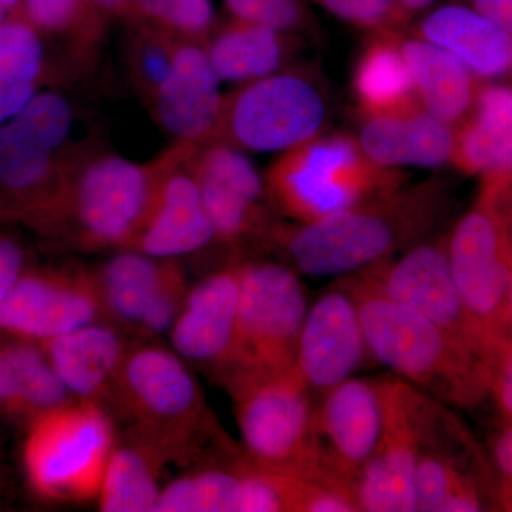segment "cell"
<instances>
[{
    "label": "cell",
    "instance_id": "6da1fadb",
    "mask_svg": "<svg viewBox=\"0 0 512 512\" xmlns=\"http://www.w3.org/2000/svg\"><path fill=\"white\" fill-rule=\"evenodd\" d=\"M443 211L436 181L403 183L320 220L275 221L264 244L301 274H355L423 242Z\"/></svg>",
    "mask_w": 512,
    "mask_h": 512
},
{
    "label": "cell",
    "instance_id": "7a4b0ae2",
    "mask_svg": "<svg viewBox=\"0 0 512 512\" xmlns=\"http://www.w3.org/2000/svg\"><path fill=\"white\" fill-rule=\"evenodd\" d=\"M194 148L197 146L174 143L147 163L117 154L77 151L55 194L25 225L67 248L128 249L158 184Z\"/></svg>",
    "mask_w": 512,
    "mask_h": 512
},
{
    "label": "cell",
    "instance_id": "3957f363",
    "mask_svg": "<svg viewBox=\"0 0 512 512\" xmlns=\"http://www.w3.org/2000/svg\"><path fill=\"white\" fill-rule=\"evenodd\" d=\"M357 305L369 355L404 382L456 406L491 393L493 375L429 319L377 291L359 274L346 279Z\"/></svg>",
    "mask_w": 512,
    "mask_h": 512
},
{
    "label": "cell",
    "instance_id": "277c9868",
    "mask_svg": "<svg viewBox=\"0 0 512 512\" xmlns=\"http://www.w3.org/2000/svg\"><path fill=\"white\" fill-rule=\"evenodd\" d=\"M110 403L130 423L128 436L167 464H191L217 437L200 384L174 350L150 343L128 349Z\"/></svg>",
    "mask_w": 512,
    "mask_h": 512
},
{
    "label": "cell",
    "instance_id": "5b68a950",
    "mask_svg": "<svg viewBox=\"0 0 512 512\" xmlns=\"http://www.w3.org/2000/svg\"><path fill=\"white\" fill-rule=\"evenodd\" d=\"M265 183L274 210L295 222H311L399 187L406 178L369 160L355 138L319 134L281 153Z\"/></svg>",
    "mask_w": 512,
    "mask_h": 512
},
{
    "label": "cell",
    "instance_id": "8992f818",
    "mask_svg": "<svg viewBox=\"0 0 512 512\" xmlns=\"http://www.w3.org/2000/svg\"><path fill=\"white\" fill-rule=\"evenodd\" d=\"M116 430L106 407L74 399L26 427L22 464L30 491L52 503L97 500Z\"/></svg>",
    "mask_w": 512,
    "mask_h": 512
},
{
    "label": "cell",
    "instance_id": "52a82bcc",
    "mask_svg": "<svg viewBox=\"0 0 512 512\" xmlns=\"http://www.w3.org/2000/svg\"><path fill=\"white\" fill-rule=\"evenodd\" d=\"M237 329L215 376L225 389L295 367L309 305L298 272L284 262H239Z\"/></svg>",
    "mask_w": 512,
    "mask_h": 512
},
{
    "label": "cell",
    "instance_id": "ba28073f",
    "mask_svg": "<svg viewBox=\"0 0 512 512\" xmlns=\"http://www.w3.org/2000/svg\"><path fill=\"white\" fill-rule=\"evenodd\" d=\"M73 124L69 100L42 90L0 127V222L25 224L55 194L77 154Z\"/></svg>",
    "mask_w": 512,
    "mask_h": 512
},
{
    "label": "cell",
    "instance_id": "9c48e42d",
    "mask_svg": "<svg viewBox=\"0 0 512 512\" xmlns=\"http://www.w3.org/2000/svg\"><path fill=\"white\" fill-rule=\"evenodd\" d=\"M227 390L242 443L254 463L333 483L320 470L316 456L312 390L295 367L244 380Z\"/></svg>",
    "mask_w": 512,
    "mask_h": 512
},
{
    "label": "cell",
    "instance_id": "30bf717a",
    "mask_svg": "<svg viewBox=\"0 0 512 512\" xmlns=\"http://www.w3.org/2000/svg\"><path fill=\"white\" fill-rule=\"evenodd\" d=\"M448 264L467 315L490 356L493 373L512 343L510 291L512 237L497 211L478 198L446 241Z\"/></svg>",
    "mask_w": 512,
    "mask_h": 512
},
{
    "label": "cell",
    "instance_id": "8fae6325",
    "mask_svg": "<svg viewBox=\"0 0 512 512\" xmlns=\"http://www.w3.org/2000/svg\"><path fill=\"white\" fill-rule=\"evenodd\" d=\"M326 119L319 87L302 74L282 70L224 97L214 140L252 153H284L319 136Z\"/></svg>",
    "mask_w": 512,
    "mask_h": 512
},
{
    "label": "cell",
    "instance_id": "7c38bea8",
    "mask_svg": "<svg viewBox=\"0 0 512 512\" xmlns=\"http://www.w3.org/2000/svg\"><path fill=\"white\" fill-rule=\"evenodd\" d=\"M382 427L373 456L353 484L359 511L413 512L414 471L430 400L400 377L376 380Z\"/></svg>",
    "mask_w": 512,
    "mask_h": 512
},
{
    "label": "cell",
    "instance_id": "4fadbf2b",
    "mask_svg": "<svg viewBox=\"0 0 512 512\" xmlns=\"http://www.w3.org/2000/svg\"><path fill=\"white\" fill-rule=\"evenodd\" d=\"M377 291L433 322L437 328L490 369V356L467 315L448 264L446 242H420L399 259L389 258L357 272Z\"/></svg>",
    "mask_w": 512,
    "mask_h": 512
},
{
    "label": "cell",
    "instance_id": "5bb4252c",
    "mask_svg": "<svg viewBox=\"0 0 512 512\" xmlns=\"http://www.w3.org/2000/svg\"><path fill=\"white\" fill-rule=\"evenodd\" d=\"M104 319L93 271L28 269L0 302V335L43 343Z\"/></svg>",
    "mask_w": 512,
    "mask_h": 512
},
{
    "label": "cell",
    "instance_id": "9a60e30c",
    "mask_svg": "<svg viewBox=\"0 0 512 512\" xmlns=\"http://www.w3.org/2000/svg\"><path fill=\"white\" fill-rule=\"evenodd\" d=\"M187 165L200 188L217 241L227 245L252 239L264 242L275 222L266 207L271 200L264 178L247 154L214 140L195 148Z\"/></svg>",
    "mask_w": 512,
    "mask_h": 512
},
{
    "label": "cell",
    "instance_id": "2e32d148",
    "mask_svg": "<svg viewBox=\"0 0 512 512\" xmlns=\"http://www.w3.org/2000/svg\"><path fill=\"white\" fill-rule=\"evenodd\" d=\"M380 427L376 380L350 377L323 393L313 414L316 456L323 474L353 494L360 470L375 453Z\"/></svg>",
    "mask_w": 512,
    "mask_h": 512
},
{
    "label": "cell",
    "instance_id": "e0dca14e",
    "mask_svg": "<svg viewBox=\"0 0 512 512\" xmlns=\"http://www.w3.org/2000/svg\"><path fill=\"white\" fill-rule=\"evenodd\" d=\"M367 353L355 298L340 282L309 306L295 370L312 392L326 393L350 379Z\"/></svg>",
    "mask_w": 512,
    "mask_h": 512
},
{
    "label": "cell",
    "instance_id": "ac0fdd59",
    "mask_svg": "<svg viewBox=\"0 0 512 512\" xmlns=\"http://www.w3.org/2000/svg\"><path fill=\"white\" fill-rule=\"evenodd\" d=\"M224 97L204 43L181 40L173 70L148 107L174 143L201 147L217 134Z\"/></svg>",
    "mask_w": 512,
    "mask_h": 512
},
{
    "label": "cell",
    "instance_id": "d6986e66",
    "mask_svg": "<svg viewBox=\"0 0 512 512\" xmlns=\"http://www.w3.org/2000/svg\"><path fill=\"white\" fill-rule=\"evenodd\" d=\"M239 295V262L212 272L194 285L170 330L174 352L217 373L234 342Z\"/></svg>",
    "mask_w": 512,
    "mask_h": 512
},
{
    "label": "cell",
    "instance_id": "ffe728a7",
    "mask_svg": "<svg viewBox=\"0 0 512 512\" xmlns=\"http://www.w3.org/2000/svg\"><path fill=\"white\" fill-rule=\"evenodd\" d=\"M194 151L195 148L164 175L128 249L156 258L177 259L217 241L200 188L188 170L187 161Z\"/></svg>",
    "mask_w": 512,
    "mask_h": 512
},
{
    "label": "cell",
    "instance_id": "44dd1931",
    "mask_svg": "<svg viewBox=\"0 0 512 512\" xmlns=\"http://www.w3.org/2000/svg\"><path fill=\"white\" fill-rule=\"evenodd\" d=\"M39 345L76 399L99 403L107 409L130 349L117 326L97 320Z\"/></svg>",
    "mask_w": 512,
    "mask_h": 512
},
{
    "label": "cell",
    "instance_id": "7402d4cb",
    "mask_svg": "<svg viewBox=\"0 0 512 512\" xmlns=\"http://www.w3.org/2000/svg\"><path fill=\"white\" fill-rule=\"evenodd\" d=\"M363 119L357 143L380 167L436 168L451 163L456 127L437 120L420 106Z\"/></svg>",
    "mask_w": 512,
    "mask_h": 512
},
{
    "label": "cell",
    "instance_id": "603a6c76",
    "mask_svg": "<svg viewBox=\"0 0 512 512\" xmlns=\"http://www.w3.org/2000/svg\"><path fill=\"white\" fill-rule=\"evenodd\" d=\"M420 36L456 56L476 77L512 76V33L470 6L434 10L421 23Z\"/></svg>",
    "mask_w": 512,
    "mask_h": 512
},
{
    "label": "cell",
    "instance_id": "cb8c5ba5",
    "mask_svg": "<svg viewBox=\"0 0 512 512\" xmlns=\"http://www.w3.org/2000/svg\"><path fill=\"white\" fill-rule=\"evenodd\" d=\"M76 399L57 376L39 343L0 339V414L28 427L50 410Z\"/></svg>",
    "mask_w": 512,
    "mask_h": 512
},
{
    "label": "cell",
    "instance_id": "d4e9b609",
    "mask_svg": "<svg viewBox=\"0 0 512 512\" xmlns=\"http://www.w3.org/2000/svg\"><path fill=\"white\" fill-rule=\"evenodd\" d=\"M451 163L483 177L512 170L511 86H480L473 109L456 126Z\"/></svg>",
    "mask_w": 512,
    "mask_h": 512
},
{
    "label": "cell",
    "instance_id": "484cf974",
    "mask_svg": "<svg viewBox=\"0 0 512 512\" xmlns=\"http://www.w3.org/2000/svg\"><path fill=\"white\" fill-rule=\"evenodd\" d=\"M420 107L456 127L473 109L480 84L456 56L424 39H400Z\"/></svg>",
    "mask_w": 512,
    "mask_h": 512
},
{
    "label": "cell",
    "instance_id": "4316f807",
    "mask_svg": "<svg viewBox=\"0 0 512 512\" xmlns=\"http://www.w3.org/2000/svg\"><path fill=\"white\" fill-rule=\"evenodd\" d=\"M174 261V258H156L136 249H120L119 254L93 271L104 319L120 330L137 333Z\"/></svg>",
    "mask_w": 512,
    "mask_h": 512
},
{
    "label": "cell",
    "instance_id": "83f0119b",
    "mask_svg": "<svg viewBox=\"0 0 512 512\" xmlns=\"http://www.w3.org/2000/svg\"><path fill=\"white\" fill-rule=\"evenodd\" d=\"M288 33L247 20L214 28L205 50L221 82L245 84L282 72L293 46Z\"/></svg>",
    "mask_w": 512,
    "mask_h": 512
},
{
    "label": "cell",
    "instance_id": "f1b7e54d",
    "mask_svg": "<svg viewBox=\"0 0 512 512\" xmlns=\"http://www.w3.org/2000/svg\"><path fill=\"white\" fill-rule=\"evenodd\" d=\"M353 94L363 117L420 106L399 33L377 30L367 42L353 72Z\"/></svg>",
    "mask_w": 512,
    "mask_h": 512
},
{
    "label": "cell",
    "instance_id": "f546056e",
    "mask_svg": "<svg viewBox=\"0 0 512 512\" xmlns=\"http://www.w3.org/2000/svg\"><path fill=\"white\" fill-rule=\"evenodd\" d=\"M42 35L19 13L0 25V127L15 117L49 79Z\"/></svg>",
    "mask_w": 512,
    "mask_h": 512
},
{
    "label": "cell",
    "instance_id": "4dcf8cb0",
    "mask_svg": "<svg viewBox=\"0 0 512 512\" xmlns=\"http://www.w3.org/2000/svg\"><path fill=\"white\" fill-rule=\"evenodd\" d=\"M165 460L134 437L117 441L104 471L99 507L104 512H154Z\"/></svg>",
    "mask_w": 512,
    "mask_h": 512
},
{
    "label": "cell",
    "instance_id": "1f68e13d",
    "mask_svg": "<svg viewBox=\"0 0 512 512\" xmlns=\"http://www.w3.org/2000/svg\"><path fill=\"white\" fill-rule=\"evenodd\" d=\"M241 458L208 464L165 485L154 512H238Z\"/></svg>",
    "mask_w": 512,
    "mask_h": 512
},
{
    "label": "cell",
    "instance_id": "d6a6232c",
    "mask_svg": "<svg viewBox=\"0 0 512 512\" xmlns=\"http://www.w3.org/2000/svg\"><path fill=\"white\" fill-rule=\"evenodd\" d=\"M19 15L40 35L69 37L77 46L93 45L104 19L92 0H22Z\"/></svg>",
    "mask_w": 512,
    "mask_h": 512
},
{
    "label": "cell",
    "instance_id": "836d02e7",
    "mask_svg": "<svg viewBox=\"0 0 512 512\" xmlns=\"http://www.w3.org/2000/svg\"><path fill=\"white\" fill-rule=\"evenodd\" d=\"M134 26L127 50L128 72L137 93L150 106L173 70L181 39L151 26Z\"/></svg>",
    "mask_w": 512,
    "mask_h": 512
},
{
    "label": "cell",
    "instance_id": "e575fe53",
    "mask_svg": "<svg viewBox=\"0 0 512 512\" xmlns=\"http://www.w3.org/2000/svg\"><path fill=\"white\" fill-rule=\"evenodd\" d=\"M130 22L204 45L215 28L211 0H133Z\"/></svg>",
    "mask_w": 512,
    "mask_h": 512
},
{
    "label": "cell",
    "instance_id": "d590c367",
    "mask_svg": "<svg viewBox=\"0 0 512 512\" xmlns=\"http://www.w3.org/2000/svg\"><path fill=\"white\" fill-rule=\"evenodd\" d=\"M476 485L454 458L421 447L414 471L416 511L441 512L448 498Z\"/></svg>",
    "mask_w": 512,
    "mask_h": 512
},
{
    "label": "cell",
    "instance_id": "8d00e7d4",
    "mask_svg": "<svg viewBox=\"0 0 512 512\" xmlns=\"http://www.w3.org/2000/svg\"><path fill=\"white\" fill-rule=\"evenodd\" d=\"M319 5L345 22L362 28L393 30L402 26L406 10L396 0H316Z\"/></svg>",
    "mask_w": 512,
    "mask_h": 512
},
{
    "label": "cell",
    "instance_id": "74e56055",
    "mask_svg": "<svg viewBox=\"0 0 512 512\" xmlns=\"http://www.w3.org/2000/svg\"><path fill=\"white\" fill-rule=\"evenodd\" d=\"M232 18L261 23L281 32L305 28V12L299 0H225Z\"/></svg>",
    "mask_w": 512,
    "mask_h": 512
},
{
    "label": "cell",
    "instance_id": "f35d334b",
    "mask_svg": "<svg viewBox=\"0 0 512 512\" xmlns=\"http://www.w3.org/2000/svg\"><path fill=\"white\" fill-rule=\"evenodd\" d=\"M28 269V256L19 241L0 232V302L12 292Z\"/></svg>",
    "mask_w": 512,
    "mask_h": 512
},
{
    "label": "cell",
    "instance_id": "ab89813d",
    "mask_svg": "<svg viewBox=\"0 0 512 512\" xmlns=\"http://www.w3.org/2000/svg\"><path fill=\"white\" fill-rule=\"evenodd\" d=\"M491 393L505 419L512 421V343L504 350L495 366Z\"/></svg>",
    "mask_w": 512,
    "mask_h": 512
},
{
    "label": "cell",
    "instance_id": "60d3db41",
    "mask_svg": "<svg viewBox=\"0 0 512 512\" xmlns=\"http://www.w3.org/2000/svg\"><path fill=\"white\" fill-rule=\"evenodd\" d=\"M494 458L498 470L503 474L505 485L504 498L507 504L512 501V421L495 440Z\"/></svg>",
    "mask_w": 512,
    "mask_h": 512
},
{
    "label": "cell",
    "instance_id": "b9f144b4",
    "mask_svg": "<svg viewBox=\"0 0 512 512\" xmlns=\"http://www.w3.org/2000/svg\"><path fill=\"white\" fill-rule=\"evenodd\" d=\"M468 5L512 33V0H468Z\"/></svg>",
    "mask_w": 512,
    "mask_h": 512
},
{
    "label": "cell",
    "instance_id": "7bdbcfd3",
    "mask_svg": "<svg viewBox=\"0 0 512 512\" xmlns=\"http://www.w3.org/2000/svg\"><path fill=\"white\" fill-rule=\"evenodd\" d=\"M92 2L104 18L113 16V18L131 19L133 0H92Z\"/></svg>",
    "mask_w": 512,
    "mask_h": 512
},
{
    "label": "cell",
    "instance_id": "ee69618b",
    "mask_svg": "<svg viewBox=\"0 0 512 512\" xmlns=\"http://www.w3.org/2000/svg\"><path fill=\"white\" fill-rule=\"evenodd\" d=\"M404 10H420L431 5L433 0H396Z\"/></svg>",
    "mask_w": 512,
    "mask_h": 512
},
{
    "label": "cell",
    "instance_id": "f6af8a7d",
    "mask_svg": "<svg viewBox=\"0 0 512 512\" xmlns=\"http://www.w3.org/2000/svg\"><path fill=\"white\" fill-rule=\"evenodd\" d=\"M0 5L5 8L9 15H15V13H19L22 0H0Z\"/></svg>",
    "mask_w": 512,
    "mask_h": 512
},
{
    "label": "cell",
    "instance_id": "bcb514c9",
    "mask_svg": "<svg viewBox=\"0 0 512 512\" xmlns=\"http://www.w3.org/2000/svg\"><path fill=\"white\" fill-rule=\"evenodd\" d=\"M508 309H510V322H511V329H512V259H511L510 291H508Z\"/></svg>",
    "mask_w": 512,
    "mask_h": 512
},
{
    "label": "cell",
    "instance_id": "7dc6e473",
    "mask_svg": "<svg viewBox=\"0 0 512 512\" xmlns=\"http://www.w3.org/2000/svg\"><path fill=\"white\" fill-rule=\"evenodd\" d=\"M9 13L6 12L5 8H3L2 5H0V25H2L3 22H5L6 18H8Z\"/></svg>",
    "mask_w": 512,
    "mask_h": 512
},
{
    "label": "cell",
    "instance_id": "c3c4849f",
    "mask_svg": "<svg viewBox=\"0 0 512 512\" xmlns=\"http://www.w3.org/2000/svg\"><path fill=\"white\" fill-rule=\"evenodd\" d=\"M0 485H2V478H0Z\"/></svg>",
    "mask_w": 512,
    "mask_h": 512
}]
</instances>
